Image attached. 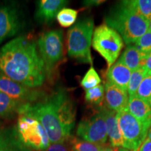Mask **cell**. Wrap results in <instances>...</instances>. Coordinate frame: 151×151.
I'll use <instances>...</instances> for the list:
<instances>
[{
	"mask_svg": "<svg viewBox=\"0 0 151 151\" xmlns=\"http://www.w3.org/2000/svg\"><path fill=\"white\" fill-rule=\"evenodd\" d=\"M94 32V20L92 18L81 19L67 32V46L68 55L71 58L92 66L90 52Z\"/></svg>",
	"mask_w": 151,
	"mask_h": 151,
	"instance_id": "cell-4",
	"label": "cell"
},
{
	"mask_svg": "<svg viewBox=\"0 0 151 151\" xmlns=\"http://www.w3.org/2000/svg\"><path fill=\"white\" fill-rule=\"evenodd\" d=\"M138 151H151V140L146 139Z\"/></svg>",
	"mask_w": 151,
	"mask_h": 151,
	"instance_id": "cell-30",
	"label": "cell"
},
{
	"mask_svg": "<svg viewBox=\"0 0 151 151\" xmlns=\"http://www.w3.org/2000/svg\"><path fill=\"white\" fill-rule=\"evenodd\" d=\"M104 96V86L99 85L95 88L86 90L85 99L90 106L99 109L103 106Z\"/></svg>",
	"mask_w": 151,
	"mask_h": 151,
	"instance_id": "cell-20",
	"label": "cell"
},
{
	"mask_svg": "<svg viewBox=\"0 0 151 151\" xmlns=\"http://www.w3.org/2000/svg\"><path fill=\"white\" fill-rule=\"evenodd\" d=\"M149 104H150V106H151V97H150V101H149Z\"/></svg>",
	"mask_w": 151,
	"mask_h": 151,
	"instance_id": "cell-35",
	"label": "cell"
},
{
	"mask_svg": "<svg viewBox=\"0 0 151 151\" xmlns=\"http://www.w3.org/2000/svg\"><path fill=\"white\" fill-rule=\"evenodd\" d=\"M76 106L65 89L59 88L35 103H24L19 115L37 120L46 130L50 143L65 142L76 122Z\"/></svg>",
	"mask_w": 151,
	"mask_h": 151,
	"instance_id": "cell-1",
	"label": "cell"
},
{
	"mask_svg": "<svg viewBox=\"0 0 151 151\" xmlns=\"http://www.w3.org/2000/svg\"><path fill=\"white\" fill-rule=\"evenodd\" d=\"M101 2H103V1H83V4L90 6L99 4H101Z\"/></svg>",
	"mask_w": 151,
	"mask_h": 151,
	"instance_id": "cell-32",
	"label": "cell"
},
{
	"mask_svg": "<svg viewBox=\"0 0 151 151\" xmlns=\"http://www.w3.org/2000/svg\"><path fill=\"white\" fill-rule=\"evenodd\" d=\"M143 67L146 69V70L147 71L148 73L151 74V52L147 53Z\"/></svg>",
	"mask_w": 151,
	"mask_h": 151,
	"instance_id": "cell-29",
	"label": "cell"
},
{
	"mask_svg": "<svg viewBox=\"0 0 151 151\" xmlns=\"http://www.w3.org/2000/svg\"><path fill=\"white\" fill-rule=\"evenodd\" d=\"M0 73L29 88L42 86L46 68L35 41L19 37L5 44L0 49Z\"/></svg>",
	"mask_w": 151,
	"mask_h": 151,
	"instance_id": "cell-2",
	"label": "cell"
},
{
	"mask_svg": "<svg viewBox=\"0 0 151 151\" xmlns=\"http://www.w3.org/2000/svg\"><path fill=\"white\" fill-rule=\"evenodd\" d=\"M127 109L132 116L139 120L145 127L150 128L151 125V106L148 102L136 95L129 97Z\"/></svg>",
	"mask_w": 151,
	"mask_h": 151,
	"instance_id": "cell-15",
	"label": "cell"
},
{
	"mask_svg": "<svg viewBox=\"0 0 151 151\" xmlns=\"http://www.w3.org/2000/svg\"><path fill=\"white\" fill-rule=\"evenodd\" d=\"M69 141L71 151H101L105 147L71 136Z\"/></svg>",
	"mask_w": 151,
	"mask_h": 151,
	"instance_id": "cell-21",
	"label": "cell"
},
{
	"mask_svg": "<svg viewBox=\"0 0 151 151\" xmlns=\"http://www.w3.org/2000/svg\"><path fill=\"white\" fill-rule=\"evenodd\" d=\"M40 55L44 62L46 76L52 78L56 65L63 58V32L54 29L41 34L37 41Z\"/></svg>",
	"mask_w": 151,
	"mask_h": 151,
	"instance_id": "cell-6",
	"label": "cell"
},
{
	"mask_svg": "<svg viewBox=\"0 0 151 151\" xmlns=\"http://www.w3.org/2000/svg\"><path fill=\"white\" fill-rule=\"evenodd\" d=\"M134 5L141 16L151 21V0H133Z\"/></svg>",
	"mask_w": 151,
	"mask_h": 151,
	"instance_id": "cell-26",
	"label": "cell"
},
{
	"mask_svg": "<svg viewBox=\"0 0 151 151\" xmlns=\"http://www.w3.org/2000/svg\"><path fill=\"white\" fill-rule=\"evenodd\" d=\"M132 75V71L118 61L108 69L106 72L107 82L127 91L128 84Z\"/></svg>",
	"mask_w": 151,
	"mask_h": 151,
	"instance_id": "cell-16",
	"label": "cell"
},
{
	"mask_svg": "<svg viewBox=\"0 0 151 151\" xmlns=\"http://www.w3.org/2000/svg\"><path fill=\"white\" fill-rule=\"evenodd\" d=\"M101 151H128V150L122 147L105 146Z\"/></svg>",
	"mask_w": 151,
	"mask_h": 151,
	"instance_id": "cell-31",
	"label": "cell"
},
{
	"mask_svg": "<svg viewBox=\"0 0 151 151\" xmlns=\"http://www.w3.org/2000/svg\"><path fill=\"white\" fill-rule=\"evenodd\" d=\"M20 141L27 148L38 151H46L50 143L46 130L35 118L20 115L16 127Z\"/></svg>",
	"mask_w": 151,
	"mask_h": 151,
	"instance_id": "cell-7",
	"label": "cell"
},
{
	"mask_svg": "<svg viewBox=\"0 0 151 151\" xmlns=\"http://www.w3.org/2000/svg\"><path fill=\"white\" fill-rule=\"evenodd\" d=\"M101 109L105 116L107 135H108L111 146L113 147H123L124 148V140L120 125H119L117 112L110 110L106 106H103Z\"/></svg>",
	"mask_w": 151,
	"mask_h": 151,
	"instance_id": "cell-14",
	"label": "cell"
},
{
	"mask_svg": "<svg viewBox=\"0 0 151 151\" xmlns=\"http://www.w3.org/2000/svg\"><path fill=\"white\" fill-rule=\"evenodd\" d=\"M136 96L149 103L151 97V74L148 73L138 88Z\"/></svg>",
	"mask_w": 151,
	"mask_h": 151,
	"instance_id": "cell-25",
	"label": "cell"
},
{
	"mask_svg": "<svg viewBox=\"0 0 151 151\" xmlns=\"http://www.w3.org/2000/svg\"><path fill=\"white\" fill-rule=\"evenodd\" d=\"M101 82V80L99 74L94 67L91 66L81 80V85L85 90H88L99 86Z\"/></svg>",
	"mask_w": 151,
	"mask_h": 151,
	"instance_id": "cell-24",
	"label": "cell"
},
{
	"mask_svg": "<svg viewBox=\"0 0 151 151\" xmlns=\"http://www.w3.org/2000/svg\"><path fill=\"white\" fill-rule=\"evenodd\" d=\"M92 47L104 58L108 69L114 65L124 47V41L115 29L106 24L94 29L92 40Z\"/></svg>",
	"mask_w": 151,
	"mask_h": 151,
	"instance_id": "cell-5",
	"label": "cell"
},
{
	"mask_svg": "<svg viewBox=\"0 0 151 151\" xmlns=\"http://www.w3.org/2000/svg\"><path fill=\"white\" fill-rule=\"evenodd\" d=\"M147 74L148 72L144 67H140L132 72L127 88V92L129 94V96L135 95L139 86Z\"/></svg>",
	"mask_w": 151,
	"mask_h": 151,
	"instance_id": "cell-23",
	"label": "cell"
},
{
	"mask_svg": "<svg viewBox=\"0 0 151 151\" xmlns=\"http://www.w3.org/2000/svg\"><path fill=\"white\" fill-rule=\"evenodd\" d=\"M0 91L23 103H35L46 96L44 92L29 88L9 78L0 73Z\"/></svg>",
	"mask_w": 151,
	"mask_h": 151,
	"instance_id": "cell-10",
	"label": "cell"
},
{
	"mask_svg": "<svg viewBox=\"0 0 151 151\" xmlns=\"http://www.w3.org/2000/svg\"><path fill=\"white\" fill-rule=\"evenodd\" d=\"M104 22L121 36L127 45L136 43L149 29V22L138 12L133 1H122L111 8Z\"/></svg>",
	"mask_w": 151,
	"mask_h": 151,
	"instance_id": "cell-3",
	"label": "cell"
},
{
	"mask_svg": "<svg viewBox=\"0 0 151 151\" xmlns=\"http://www.w3.org/2000/svg\"><path fill=\"white\" fill-rule=\"evenodd\" d=\"M149 29H150V30L151 31V21H150V22H149Z\"/></svg>",
	"mask_w": 151,
	"mask_h": 151,
	"instance_id": "cell-34",
	"label": "cell"
},
{
	"mask_svg": "<svg viewBox=\"0 0 151 151\" xmlns=\"http://www.w3.org/2000/svg\"><path fill=\"white\" fill-rule=\"evenodd\" d=\"M0 151H32L19 139L15 127L0 129Z\"/></svg>",
	"mask_w": 151,
	"mask_h": 151,
	"instance_id": "cell-17",
	"label": "cell"
},
{
	"mask_svg": "<svg viewBox=\"0 0 151 151\" xmlns=\"http://www.w3.org/2000/svg\"><path fill=\"white\" fill-rule=\"evenodd\" d=\"M0 124H1V122H0Z\"/></svg>",
	"mask_w": 151,
	"mask_h": 151,
	"instance_id": "cell-36",
	"label": "cell"
},
{
	"mask_svg": "<svg viewBox=\"0 0 151 151\" xmlns=\"http://www.w3.org/2000/svg\"><path fill=\"white\" fill-rule=\"evenodd\" d=\"M104 90L106 106L107 108L117 113L122 109H127L129 97L127 91L107 81L104 83Z\"/></svg>",
	"mask_w": 151,
	"mask_h": 151,
	"instance_id": "cell-12",
	"label": "cell"
},
{
	"mask_svg": "<svg viewBox=\"0 0 151 151\" xmlns=\"http://www.w3.org/2000/svg\"><path fill=\"white\" fill-rule=\"evenodd\" d=\"M46 151H71V149L65 142H60L51 143Z\"/></svg>",
	"mask_w": 151,
	"mask_h": 151,
	"instance_id": "cell-28",
	"label": "cell"
},
{
	"mask_svg": "<svg viewBox=\"0 0 151 151\" xmlns=\"http://www.w3.org/2000/svg\"><path fill=\"white\" fill-rule=\"evenodd\" d=\"M135 46L138 50L144 53L151 52V31L150 29L136 42Z\"/></svg>",
	"mask_w": 151,
	"mask_h": 151,
	"instance_id": "cell-27",
	"label": "cell"
},
{
	"mask_svg": "<svg viewBox=\"0 0 151 151\" xmlns=\"http://www.w3.org/2000/svg\"><path fill=\"white\" fill-rule=\"evenodd\" d=\"M22 25V19L16 7L0 5V43L16 35Z\"/></svg>",
	"mask_w": 151,
	"mask_h": 151,
	"instance_id": "cell-11",
	"label": "cell"
},
{
	"mask_svg": "<svg viewBox=\"0 0 151 151\" xmlns=\"http://www.w3.org/2000/svg\"><path fill=\"white\" fill-rule=\"evenodd\" d=\"M147 53L140 51L135 46H127L118 61L123 64L131 71H135L140 67H143Z\"/></svg>",
	"mask_w": 151,
	"mask_h": 151,
	"instance_id": "cell-18",
	"label": "cell"
},
{
	"mask_svg": "<svg viewBox=\"0 0 151 151\" xmlns=\"http://www.w3.org/2000/svg\"><path fill=\"white\" fill-rule=\"evenodd\" d=\"M101 107L81 120L76 129V135L82 140L105 146L108 135Z\"/></svg>",
	"mask_w": 151,
	"mask_h": 151,
	"instance_id": "cell-9",
	"label": "cell"
},
{
	"mask_svg": "<svg viewBox=\"0 0 151 151\" xmlns=\"http://www.w3.org/2000/svg\"><path fill=\"white\" fill-rule=\"evenodd\" d=\"M23 104L0 91V118H11L16 113L18 114V111Z\"/></svg>",
	"mask_w": 151,
	"mask_h": 151,
	"instance_id": "cell-19",
	"label": "cell"
},
{
	"mask_svg": "<svg viewBox=\"0 0 151 151\" xmlns=\"http://www.w3.org/2000/svg\"><path fill=\"white\" fill-rule=\"evenodd\" d=\"M147 139H150V140H151V125L150 128H149L148 131V134H147Z\"/></svg>",
	"mask_w": 151,
	"mask_h": 151,
	"instance_id": "cell-33",
	"label": "cell"
},
{
	"mask_svg": "<svg viewBox=\"0 0 151 151\" xmlns=\"http://www.w3.org/2000/svg\"><path fill=\"white\" fill-rule=\"evenodd\" d=\"M78 11L75 9L63 8L59 11L56 18L62 27H69L74 24L78 16Z\"/></svg>",
	"mask_w": 151,
	"mask_h": 151,
	"instance_id": "cell-22",
	"label": "cell"
},
{
	"mask_svg": "<svg viewBox=\"0 0 151 151\" xmlns=\"http://www.w3.org/2000/svg\"><path fill=\"white\" fill-rule=\"evenodd\" d=\"M117 117L124 140V148L130 151H138L146 140L148 128L132 116L127 109L117 113Z\"/></svg>",
	"mask_w": 151,
	"mask_h": 151,
	"instance_id": "cell-8",
	"label": "cell"
},
{
	"mask_svg": "<svg viewBox=\"0 0 151 151\" xmlns=\"http://www.w3.org/2000/svg\"><path fill=\"white\" fill-rule=\"evenodd\" d=\"M66 0H41L37 1L36 18L42 23H50L59 11L68 4Z\"/></svg>",
	"mask_w": 151,
	"mask_h": 151,
	"instance_id": "cell-13",
	"label": "cell"
}]
</instances>
